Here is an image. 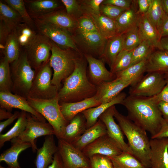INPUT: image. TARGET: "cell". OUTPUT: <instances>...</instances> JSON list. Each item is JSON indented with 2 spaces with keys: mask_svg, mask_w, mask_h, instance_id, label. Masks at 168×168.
Segmentation results:
<instances>
[{
  "mask_svg": "<svg viewBox=\"0 0 168 168\" xmlns=\"http://www.w3.org/2000/svg\"><path fill=\"white\" fill-rule=\"evenodd\" d=\"M128 112V117L153 137L160 130L164 119L158 104L150 97L129 95L121 103Z\"/></svg>",
  "mask_w": 168,
  "mask_h": 168,
  "instance_id": "6da1fadb",
  "label": "cell"
},
{
  "mask_svg": "<svg viewBox=\"0 0 168 168\" xmlns=\"http://www.w3.org/2000/svg\"><path fill=\"white\" fill-rule=\"evenodd\" d=\"M87 64L83 54L77 60L74 71L63 81V86L58 91L59 102L79 101L96 95V86L88 79Z\"/></svg>",
  "mask_w": 168,
  "mask_h": 168,
  "instance_id": "7a4b0ae2",
  "label": "cell"
},
{
  "mask_svg": "<svg viewBox=\"0 0 168 168\" xmlns=\"http://www.w3.org/2000/svg\"><path fill=\"white\" fill-rule=\"evenodd\" d=\"M114 117L128 140L133 155L146 168H150V140L146 131L120 113L115 107Z\"/></svg>",
  "mask_w": 168,
  "mask_h": 168,
  "instance_id": "3957f363",
  "label": "cell"
},
{
  "mask_svg": "<svg viewBox=\"0 0 168 168\" xmlns=\"http://www.w3.org/2000/svg\"><path fill=\"white\" fill-rule=\"evenodd\" d=\"M51 42L49 62L53 70L52 83L59 90L62 82L73 72L77 60L82 54L73 49H62Z\"/></svg>",
  "mask_w": 168,
  "mask_h": 168,
  "instance_id": "277c9868",
  "label": "cell"
},
{
  "mask_svg": "<svg viewBox=\"0 0 168 168\" xmlns=\"http://www.w3.org/2000/svg\"><path fill=\"white\" fill-rule=\"evenodd\" d=\"M27 99L30 105L42 115L52 126L58 139H62L65 128L69 122L62 114L58 95L49 99L30 97Z\"/></svg>",
  "mask_w": 168,
  "mask_h": 168,
  "instance_id": "5b68a950",
  "label": "cell"
},
{
  "mask_svg": "<svg viewBox=\"0 0 168 168\" xmlns=\"http://www.w3.org/2000/svg\"><path fill=\"white\" fill-rule=\"evenodd\" d=\"M12 82V92L28 98L35 76V71L30 65L26 50L19 58L10 63Z\"/></svg>",
  "mask_w": 168,
  "mask_h": 168,
  "instance_id": "8992f818",
  "label": "cell"
},
{
  "mask_svg": "<svg viewBox=\"0 0 168 168\" xmlns=\"http://www.w3.org/2000/svg\"><path fill=\"white\" fill-rule=\"evenodd\" d=\"M35 71V76L28 97L49 99L57 96L59 90L52 84L53 74L49 61Z\"/></svg>",
  "mask_w": 168,
  "mask_h": 168,
  "instance_id": "52a82bcc",
  "label": "cell"
},
{
  "mask_svg": "<svg viewBox=\"0 0 168 168\" xmlns=\"http://www.w3.org/2000/svg\"><path fill=\"white\" fill-rule=\"evenodd\" d=\"M27 124L25 130L19 136L10 141L11 143L29 142L33 152H35L38 149L35 139L42 136L55 135V133L49 123L40 121L29 113L27 114Z\"/></svg>",
  "mask_w": 168,
  "mask_h": 168,
  "instance_id": "ba28073f",
  "label": "cell"
},
{
  "mask_svg": "<svg viewBox=\"0 0 168 168\" xmlns=\"http://www.w3.org/2000/svg\"><path fill=\"white\" fill-rule=\"evenodd\" d=\"M74 43L83 55L99 58L104 50L107 40L99 33H84L76 31L72 35Z\"/></svg>",
  "mask_w": 168,
  "mask_h": 168,
  "instance_id": "9c48e42d",
  "label": "cell"
},
{
  "mask_svg": "<svg viewBox=\"0 0 168 168\" xmlns=\"http://www.w3.org/2000/svg\"><path fill=\"white\" fill-rule=\"evenodd\" d=\"M163 73L158 72H148L137 83L131 86L129 95L151 97L159 94L166 84Z\"/></svg>",
  "mask_w": 168,
  "mask_h": 168,
  "instance_id": "30bf717a",
  "label": "cell"
},
{
  "mask_svg": "<svg viewBox=\"0 0 168 168\" xmlns=\"http://www.w3.org/2000/svg\"><path fill=\"white\" fill-rule=\"evenodd\" d=\"M52 48L51 41L39 33L26 50L28 61L32 68L36 70L49 61Z\"/></svg>",
  "mask_w": 168,
  "mask_h": 168,
  "instance_id": "8fae6325",
  "label": "cell"
},
{
  "mask_svg": "<svg viewBox=\"0 0 168 168\" xmlns=\"http://www.w3.org/2000/svg\"><path fill=\"white\" fill-rule=\"evenodd\" d=\"M32 19L39 33L48 37L59 48L64 49H72L81 53L69 33L52 24Z\"/></svg>",
  "mask_w": 168,
  "mask_h": 168,
  "instance_id": "7c38bea8",
  "label": "cell"
},
{
  "mask_svg": "<svg viewBox=\"0 0 168 168\" xmlns=\"http://www.w3.org/2000/svg\"><path fill=\"white\" fill-rule=\"evenodd\" d=\"M58 141V152L66 168H89V158L71 143L62 139Z\"/></svg>",
  "mask_w": 168,
  "mask_h": 168,
  "instance_id": "4fadbf2b",
  "label": "cell"
},
{
  "mask_svg": "<svg viewBox=\"0 0 168 168\" xmlns=\"http://www.w3.org/2000/svg\"><path fill=\"white\" fill-rule=\"evenodd\" d=\"M82 151L88 158L97 154L108 157L114 156L123 152L116 142L107 133L97 139Z\"/></svg>",
  "mask_w": 168,
  "mask_h": 168,
  "instance_id": "5bb4252c",
  "label": "cell"
},
{
  "mask_svg": "<svg viewBox=\"0 0 168 168\" xmlns=\"http://www.w3.org/2000/svg\"><path fill=\"white\" fill-rule=\"evenodd\" d=\"M0 108L11 112L13 108L18 109L46 122L44 118L30 105L26 98L11 92H0Z\"/></svg>",
  "mask_w": 168,
  "mask_h": 168,
  "instance_id": "9a60e30c",
  "label": "cell"
},
{
  "mask_svg": "<svg viewBox=\"0 0 168 168\" xmlns=\"http://www.w3.org/2000/svg\"><path fill=\"white\" fill-rule=\"evenodd\" d=\"M115 107V105H113L109 108L100 116L99 119L105 125L107 134L116 142L123 152L133 155L132 151L124 140L123 133L119 126L114 120Z\"/></svg>",
  "mask_w": 168,
  "mask_h": 168,
  "instance_id": "2e32d148",
  "label": "cell"
},
{
  "mask_svg": "<svg viewBox=\"0 0 168 168\" xmlns=\"http://www.w3.org/2000/svg\"><path fill=\"white\" fill-rule=\"evenodd\" d=\"M88 64L87 75L90 82L96 86L103 82L115 79L114 74L108 71L101 59L88 55H83Z\"/></svg>",
  "mask_w": 168,
  "mask_h": 168,
  "instance_id": "e0dca14e",
  "label": "cell"
},
{
  "mask_svg": "<svg viewBox=\"0 0 168 168\" xmlns=\"http://www.w3.org/2000/svg\"><path fill=\"white\" fill-rule=\"evenodd\" d=\"M150 168H168V138L150 140Z\"/></svg>",
  "mask_w": 168,
  "mask_h": 168,
  "instance_id": "ac0fdd59",
  "label": "cell"
},
{
  "mask_svg": "<svg viewBox=\"0 0 168 168\" xmlns=\"http://www.w3.org/2000/svg\"><path fill=\"white\" fill-rule=\"evenodd\" d=\"M32 18L52 24L69 33L72 35L77 29V21L68 15L65 10L61 9Z\"/></svg>",
  "mask_w": 168,
  "mask_h": 168,
  "instance_id": "d6986e66",
  "label": "cell"
},
{
  "mask_svg": "<svg viewBox=\"0 0 168 168\" xmlns=\"http://www.w3.org/2000/svg\"><path fill=\"white\" fill-rule=\"evenodd\" d=\"M132 85V83L115 78L103 82L96 86L95 95L101 104L108 102L115 98L125 88Z\"/></svg>",
  "mask_w": 168,
  "mask_h": 168,
  "instance_id": "ffe728a7",
  "label": "cell"
},
{
  "mask_svg": "<svg viewBox=\"0 0 168 168\" xmlns=\"http://www.w3.org/2000/svg\"><path fill=\"white\" fill-rule=\"evenodd\" d=\"M137 26L142 41L147 42L155 49L162 50L158 30L146 14L140 15Z\"/></svg>",
  "mask_w": 168,
  "mask_h": 168,
  "instance_id": "44dd1931",
  "label": "cell"
},
{
  "mask_svg": "<svg viewBox=\"0 0 168 168\" xmlns=\"http://www.w3.org/2000/svg\"><path fill=\"white\" fill-rule=\"evenodd\" d=\"M59 103L62 114L65 119L69 122L79 113L101 104L95 96L79 101Z\"/></svg>",
  "mask_w": 168,
  "mask_h": 168,
  "instance_id": "7402d4cb",
  "label": "cell"
},
{
  "mask_svg": "<svg viewBox=\"0 0 168 168\" xmlns=\"http://www.w3.org/2000/svg\"><path fill=\"white\" fill-rule=\"evenodd\" d=\"M54 135L45 136L42 146L38 149L35 162L36 168H48L52 163L54 155L58 151Z\"/></svg>",
  "mask_w": 168,
  "mask_h": 168,
  "instance_id": "603a6c76",
  "label": "cell"
},
{
  "mask_svg": "<svg viewBox=\"0 0 168 168\" xmlns=\"http://www.w3.org/2000/svg\"><path fill=\"white\" fill-rule=\"evenodd\" d=\"M124 34L116 35L108 39L103 52L99 58L110 67H112L119 54L123 49Z\"/></svg>",
  "mask_w": 168,
  "mask_h": 168,
  "instance_id": "cb8c5ba5",
  "label": "cell"
},
{
  "mask_svg": "<svg viewBox=\"0 0 168 168\" xmlns=\"http://www.w3.org/2000/svg\"><path fill=\"white\" fill-rule=\"evenodd\" d=\"M137 0L131 6L124 11L115 20L117 35L124 34L137 25L140 15L137 13Z\"/></svg>",
  "mask_w": 168,
  "mask_h": 168,
  "instance_id": "d4e9b609",
  "label": "cell"
},
{
  "mask_svg": "<svg viewBox=\"0 0 168 168\" xmlns=\"http://www.w3.org/2000/svg\"><path fill=\"white\" fill-rule=\"evenodd\" d=\"M107 133L106 126L99 119L92 126L87 128L84 133L72 144L82 151L86 146L100 137Z\"/></svg>",
  "mask_w": 168,
  "mask_h": 168,
  "instance_id": "484cf974",
  "label": "cell"
},
{
  "mask_svg": "<svg viewBox=\"0 0 168 168\" xmlns=\"http://www.w3.org/2000/svg\"><path fill=\"white\" fill-rule=\"evenodd\" d=\"M126 94L121 92L115 98L108 102L88 109L82 112L86 121L87 129L94 125L100 116L110 107L116 104H121L126 97Z\"/></svg>",
  "mask_w": 168,
  "mask_h": 168,
  "instance_id": "4316f807",
  "label": "cell"
},
{
  "mask_svg": "<svg viewBox=\"0 0 168 168\" xmlns=\"http://www.w3.org/2000/svg\"><path fill=\"white\" fill-rule=\"evenodd\" d=\"M24 1L28 6L31 17L46 14L64 7L61 1L28 0Z\"/></svg>",
  "mask_w": 168,
  "mask_h": 168,
  "instance_id": "83f0119b",
  "label": "cell"
},
{
  "mask_svg": "<svg viewBox=\"0 0 168 168\" xmlns=\"http://www.w3.org/2000/svg\"><path fill=\"white\" fill-rule=\"evenodd\" d=\"M168 72V51L154 50L147 59L146 72L164 73Z\"/></svg>",
  "mask_w": 168,
  "mask_h": 168,
  "instance_id": "f1b7e54d",
  "label": "cell"
},
{
  "mask_svg": "<svg viewBox=\"0 0 168 168\" xmlns=\"http://www.w3.org/2000/svg\"><path fill=\"white\" fill-rule=\"evenodd\" d=\"M86 129L85 118L82 113H79L66 126L62 139L72 143L76 141Z\"/></svg>",
  "mask_w": 168,
  "mask_h": 168,
  "instance_id": "f546056e",
  "label": "cell"
},
{
  "mask_svg": "<svg viewBox=\"0 0 168 168\" xmlns=\"http://www.w3.org/2000/svg\"><path fill=\"white\" fill-rule=\"evenodd\" d=\"M10 147L4 151L0 156V161H4L7 165L8 168H22L18 161L20 154L27 149L31 147L28 142L11 143Z\"/></svg>",
  "mask_w": 168,
  "mask_h": 168,
  "instance_id": "4dcf8cb0",
  "label": "cell"
},
{
  "mask_svg": "<svg viewBox=\"0 0 168 168\" xmlns=\"http://www.w3.org/2000/svg\"><path fill=\"white\" fill-rule=\"evenodd\" d=\"M95 25L98 32L107 40L117 35L115 21L101 14H85Z\"/></svg>",
  "mask_w": 168,
  "mask_h": 168,
  "instance_id": "1f68e13d",
  "label": "cell"
},
{
  "mask_svg": "<svg viewBox=\"0 0 168 168\" xmlns=\"http://www.w3.org/2000/svg\"><path fill=\"white\" fill-rule=\"evenodd\" d=\"M147 59L116 73L115 74V78L131 82L132 83L131 86L135 84L143 77L146 72Z\"/></svg>",
  "mask_w": 168,
  "mask_h": 168,
  "instance_id": "d6a6232c",
  "label": "cell"
},
{
  "mask_svg": "<svg viewBox=\"0 0 168 168\" xmlns=\"http://www.w3.org/2000/svg\"><path fill=\"white\" fill-rule=\"evenodd\" d=\"M13 30L20 46L26 49L32 43L37 34L33 28L23 22L19 24Z\"/></svg>",
  "mask_w": 168,
  "mask_h": 168,
  "instance_id": "836d02e7",
  "label": "cell"
},
{
  "mask_svg": "<svg viewBox=\"0 0 168 168\" xmlns=\"http://www.w3.org/2000/svg\"><path fill=\"white\" fill-rule=\"evenodd\" d=\"M13 126L7 133L0 135V148L6 142L19 136L25 129L27 122V113L21 111Z\"/></svg>",
  "mask_w": 168,
  "mask_h": 168,
  "instance_id": "e575fe53",
  "label": "cell"
},
{
  "mask_svg": "<svg viewBox=\"0 0 168 168\" xmlns=\"http://www.w3.org/2000/svg\"><path fill=\"white\" fill-rule=\"evenodd\" d=\"M0 21L13 30L23 21L19 14L5 2H0Z\"/></svg>",
  "mask_w": 168,
  "mask_h": 168,
  "instance_id": "d590c367",
  "label": "cell"
},
{
  "mask_svg": "<svg viewBox=\"0 0 168 168\" xmlns=\"http://www.w3.org/2000/svg\"><path fill=\"white\" fill-rule=\"evenodd\" d=\"M114 168H146L132 154L123 152L117 156L108 157Z\"/></svg>",
  "mask_w": 168,
  "mask_h": 168,
  "instance_id": "8d00e7d4",
  "label": "cell"
},
{
  "mask_svg": "<svg viewBox=\"0 0 168 168\" xmlns=\"http://www.w3.org/2000/svg\"><path fill=\"white\" fill-rule=\"evenodd\" d=\"M13 30L8 36L3 49L4 57L10 63L16 60L21 53L20 46Z\"/></svg>",
  "mask_w": 168,
  "mask_h": 168,
  "instance_id": "74e56055",
  "label": "cell"
},
{
  "mask_svg": "<svg viewBox=\"0 0 168 168\" xmlns=\"http://www.w3.org/2000/svg\"><path fill=\"white\" fill-rule=\"evenodd\" d=\"M10 63L4 57L0 61V92H11L12 82Z\"/></svg>",
  "mask_w": 168,
  "mask_h": 168,
  "instance_id": "f35d334b",
  "label": "cell"
},
{
  "mask_svg": "<svg viewBox=\"0 0 168 168\" xmlns=\"http://www.w3.org/2000/svg\"><path fill=\"white\" fill-rule=\"evenodd\" d=\"M165 14L162 7L161 0H152L146 14L157 29Z\"/></svg>",
  "mask_w": 168,
  "mask_h": 168,
  "instance_id": "ab89813d",
  "label": "cell"
},
{
  "mask_svg": "<svg viewBox=\"0 0 168 168\" xmlns=\"http://www.w3.org/2000/svg\"><path fill=\"white\" fill-rule=\"evenodd\" d=\"M132 50H122L117 56L110 71L115 74L130 66L132 63Z\"/></svg>",
  "mask_w": 168,
  "mask_h": 168,
  "instance_id": "60d3db41",
  "label": "cell"
},
{
  "mask_svg": "<svg viewBox=\"0 0 168 168\" xmlns=\"http://www.w3.org/2000/svg\"><path fill=\"white\" fill-rule=\"evenodd\" d=\"M6 3L14 9L20 15L23 22L34 28V21L27 12L24 1L22 0H5Z\"/></svg>",
  "mask_w": 168,
  "mask_h": 168,
  "instance_id": "b9f144b4",
  "label": "cell"
},
{
  "mask_svg": "<svg viewBox=\"0 0 168 168\" xmlns=\"http://www.w3.org/2000/svg\"><path fill=\"white\" fill-rule=\"evenodd\" d=\"M154 50L155 49L148 43L142 41L138 46L132 50L131 66L147 59Z\"/></svg>",
  "mask_w": 168,
  "mask_h": 168,
  "instance_id": "7bdbcfd3",
  "label": "cell"
},
{
  "mask_svg": "<svg viewBox=\"0 0 168 168\" xmlns=\"http://www.w3.org/2000/svg\"><path fill=\"white\" fill-rule=\"evenodd\" d=\"M124 34L123 49L132 50L138 46L142 41L140 36L137 25Z\"/></svg>",
  "mask_w": 168,
  "mask_h": 168,
  "instance_id": "ee69618b",
  "label": "cell"
},
{
  "mask_svg": "<svg viewBox=\"0 0 168 168\" xmlns=\"http://www.w3.org/2000/svg\"><path fill=\"white\" fill-rule=\"evenodd\" d=\"M67 14L77 20L84 15V12L79 0H61Z\"/></svg>",
  "mask_w": 168,
  "mask_h": 168,
  "instance_id": "f6af8a7d",
  "label": "cell"
},
{
  "mask_svg": "<svg viewBox=\"0 0 168 168\" xmlns=\"http://www.w3.org/2000/svg\"><path fill=\"white\" fill-rule=\"evenodd\" d=\"M89 158V168H114L110 159L106 156L95 154Z\"/></svg>",
  "mask_w": 168,
  "mask_h": 168,
  "instance_id": "bcb514c9",
  "label": "cell"
},
{
  "mask_svg": "<svg viewBox=\"0 0 168 168\" xmlns=\"http://www.w3.org/2000/svg\"><path fill=\"white\" fill-rule=\"evenodd\" d=\"M76 31L81 33H87L98 32L93 21L87 16L84 15L77 20Z\"/></svg>",
  "mask_w": 168,
  "mask_h": 168,
  "instance_id": "7dc6e473",
  "label": "cell"
},
{
  "mask_svg": "<svg viewBox=\"0 0 168 168\" xmlns=\"http://www.w3.org/2000/svg\"><path fill=\"white\" fill-rule=\"evenodd\" d=\"M104 0H79L84 12L86 13L100 14V6Z\"/></svg>",
  "mask_w": 168,
  "mask_h": 168,
  "instance_id": "c3c4849f",
  "label": "cell"
},
{
  "mask_svg": "<svg viewBox=\"0 0 168 168\" xmlns=\"http://www.w3.org/2000/svg\"><path fill=\"white\" fill-rule=\"evenodd\" d=\"M126 10L110 5L101 4L100 6V13L114 21Z\"/></svg>",
  "mask_w": 168,
  "mask_h": 168,
  "instance_id": "681fc988",
  "label": "cell"
},
{
  "mask_svg": "<svg viewBox=\"0 0 168 168\" xmlns=\"http://www.w3.org/2000/svg\"><path fill=\"white\" fill-rule=\"evenodd\" d=\"M134 1L132 0H104L102 4L112 5L127 9L131 6Z\"/></svg>",
  "mask_w": 168,
  "mask_h": 168,
  "instance_id": "f907efd6",
  "label": "cell"
},
{
  "mask_svg": "<svg viewBox=\"0 0 168 168\" xmlns=\"http://www.w3.org/2000/svg\"><path fill=\"white\" fill-rule=\"evenodd\" d=\"M13 31L3 21H0V43L2 49L8 36Z\"/></svg>",
  "mask_w": 168,
  "mask_h": 168,
  "instance_id": "816d5d0a",
  "label": "cell"
},
{
  "mask_svg": "<svg viewBox=\"0 0 168 168\" xmlns=\"http://www.w3.org/2000/svg\"><path fill=\"white\" fill-rule=\"evenodd\" d=\"M150 97L153 101L157 104L161 101L168 103V83H166L165 86L159 94Z\"/></svg>",
  "mask_w": 168,
  "mask_h": 168,
  "instance_id": "f5cc1de1",
  "label": "cell"
},
{
  "mask_svg": "<svg viewBox=\"0 0 168 168\" xmlns=\"http://www.w3.org/2000/svg\"><path fill=\"white\" fill-rule=\"evenodd\" d=\"M157 30L161 39L168 36V16L166 13Z\"/></svg>",
  "mask_w": 168,
  "mask_h": 168,
  "instance_id": "db71d44e",
  "label": "cell"
},
{
  "mask_svg": "<svg viewBox=\"0 0 168 168\" xmlns=\"http://www.w3.org/2000/svg\"><path fill=\"white\" fill-rule=\"evenodd\" d=\"M137 13L139 15L146 14L147 12L152 0H138Z\"/></svg>",
  "mask_w": 168,
  "mask_h": 168,
  "instance_id": "11a10c76",
  "label": "cell"
},
{
  "mask_svg": "<svg viewBox=\"0 0 168 168\" xmlns=\"http://www.w3.org/2000/svg\"><path fill=\"white\" fill-rule=\"evenodd\" d=\"M168 138V119H163L160 130L155 135L151 137V138Z\"/></svg>",
  "mask_w": 168,
  "mask_h": 168,
  "instance_id": "9f6ffc18",
  "label": "cell"
},
{
  "mask_svg": "<svg viewBox=\"0 0 168 168\" xmlns=\"http://www.w3.org/2000/svg\"><path fill=\"white\" fill-rule=\"evenodd\" d=\"M20 112L19 111L15 112L12 115L6 120L0 122V133L8 126L10 125L16 119H17L20 115Z\"/></svg>",
  "mask_w": 168,
  "mask_h": 168,
  "instance_id": "6f0895ef",
  "label": "cell"
},
{
  "mask_svg": "<svg viewBox=\"0 0 168 168\" xmlns=\"http://www.w3.org/2000/svg\"><path fill=\"white\" fill-rule=\"evenodd\" d=\"M48 168H66L58 152L54 155L53 161Z\"/></svg>",
  "mask_w": 168,
  "mask_h": 168,
  "instance_id": "680465c9",
  "label": "cell"
},
{
  "mask_svg": "<svg viewBox=\"0 0 168 168\" xmlns=\"http://www.w3.org/2000/svg\"><path fill=\"white\" fill-rule=\"evenodd\" d=\"M158 108L165 119H168V103L161 101L158 104Z\"/></svg>",
  "mask_w": 168,
  "mask_h": 168,
  "instance_id": "91938a15",
  "label": "cell"
},
{
  "mask_svg": "<svg viewBox=\"0 0 168 168\" xmlns=\"http://www.w3.org/2000/svg\"><path fill=\"white\" fill-rule=\"evenodd\" d=\"M13 114L11 112L7 111L5 109H0V120L7 119L11 117Z\"/></svg>",
  "mask_w": 168,
  "mask_h": 168,
  "instance_id": "94428289",
  "label": "cell"
},
{
  "mask_svg": "<svg viewBox=\"0 0 168 168\" xmlns=\"http://www.w3.org/2000/svg\"><path fill=\"white\" fill-rule=\"evenodd\" d=\"M160 44L162 50L168 51V36L161 38Z\"/></svg>",
  "mask_w": 168,
  "mask_h": 168,
  "instance_id": "6125c7cd",
  "label": "cell"
},
{
  "mask_svg": "<svg viewBox=\"0 0 168 168\" xmlns=\"http://www.w3.org/2000/svg\"><path fill=\"white\" fill-rule=\"evenodd\" d=\"M161 2L163 10L168 16V0H161Z\"/></svg>",
  "mask_w": 168,
  "mask_h": 168,
  "instance_id": "be15d7a7",
  "label": "cell"
},
{
  "mask_svg": "<svg viewBox=\"0 0 168 168\" xmlns=\"http://www.w3.org/2000/svg\"><path fill=\"white\" fill-rule=\"evenodd\" d=\"M165 73V78L166 81V83H168V72Z\"/></svg>",
  "mask_w": 168,
  "mask_h": 168,
  "instance_id": "e7e4bbea",
  "label": "cell"
},
{
  "mask_svg": "<svg viewBox=\"0 0 168 168\" xmlns=\"http://www.w3.org/2000/svg\"><path fill=\"white\" fill-rule=\"evenodd\" d=\"M0 168H8L7 167H3L2 166L0 165Z\"/></svg>",
  "mask_w": 168,
  "mask_h": 168,
  "instance_id": "03108f58",
  "label": "cell"
}]
</instances>
